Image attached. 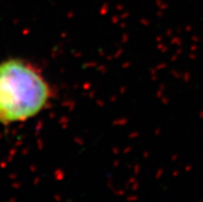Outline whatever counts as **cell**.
Returning a JSON list of instances; mask_svg holds the SVG:
<instances>
[{
  "mask_svg": "<svg viewBox=\"0 0 203 202\" xmlns=\"http://www.w3.org/2000/svg\"><path fill=\"white\" fill-rule=\"evenodd\" d=\"M52 88L33 64L22 59L0 63V123L24 122L49 106Z\"/></svg>",
  "mask_w": 203,
  "mask_h": 202,
  "instance_id": "1",
  "label": "cell"
}]
</instances>
